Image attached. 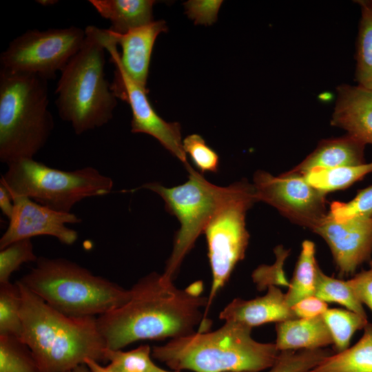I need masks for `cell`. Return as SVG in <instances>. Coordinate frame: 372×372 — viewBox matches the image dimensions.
<instances>
[{
  "label": "cell",
  "mask_w": 372,
  "mask_h": 372,
  "mask_svg": "<svg viewBox=\"0 0 372 372\" xmlns=\"http://www.w3.org/2000/svg\"><path fill=\"white\" fill-rule=\"evenodd\" d=\"M202 282L185 289L163 274L152 273L131 289L122 306L96 318L107 349H121L141 340L171 339L195 332L205 320L208 297L201 296Z\"/></svg>",
  "instance_id": "6da1fadb"
},
{
  "label": "cell",
  "mask_w": 372,
  "mask_h": 372,
  "mask_svg": "<svg viewBox=\"0 0 372 372\" xmlns=\"http://www.w3.org/2000/svg\"><path fill=\"white\" fill-rule=\"evenodd\" d=\"M17 282L21 294L20 340L30 349L40 372H65L87 359L105 361L107 347L96 317L68 316Z\"/></svg>",
  "instance_id": "7a4b0ae2"
},
{
  "label": "cell",
  "mask_w": 372,
  "mask_h": 372,
  "mask_svg": "<svg viewBox=\"0 0 372 372\" xmlns=\"http://www.w3.org/2000/svg\"><path fill=\"white\" fill-rule=\"evenodd\" d=\"M251 328L225 322L211 332H194L152 349V357L170 369L194 372H260L271 368L280 352L272 343L256 341Z\"/></svg>",
  "instance_id": "3957f363"
},
{
  "label": "cell",
  "mask_w": 372,
  "mask_h": 372,
  "mask_svg": "<svg viewBox=\"0 0 372 372\" xmlns=\"http://www.w3.org/2000/svg\"><path fill=\"white\" fill-rule=\"evenodd\" d=\"M85 32L81 48L61 72L55 90L59 114L76 134L107 124L117 104L105 77V29L88 25Z\"/></svg>",
  "instance_id": "277c9868"
},
{
  "label": "cell",
  "mask_w": 372,
  "mask_h": 372,
  "mask_svg": "<svg viewBox=\"0 0 372 372\" xmlns=\"http://www.w3.org/2000/svg\"><path fill=\"white\" fill-rule=\"evenodd\" d=\"M48 80L0 70V161L33 158L54 129Z\"/></svg>",
  "instance_id": "5b68a950"
},
{
  "label": "cell",
  "mask_w": 372,
  "mask_h": 372,
  "mask_svg": "<svg viewBox=\"0 0 372 372\" xmlns=\"http://www.w3.org/2000/svg\"><path fill=\"white\" fill-rule=\"evenodd\" d=\"M19 281L54 309L70 317H95L116 309L130 289L65 258H39Z\"/></svg>",
  "instance_id": "8992f818"
},
{
  "label": "cell",
  "mask_w": 372,
  "mask_h": 372,
  "mask_svg": "<svg viewBox=\"0 0 372 372\" xmlns=\"http://www.w3.org/2000/svg\"><path fill=\"white\" fill-rule=\"evenodd\" d=\"M0 185L8 189L12 200L27 197L54 210L70 213L83 199L110 193L113 181L92 167L68 172L33 158H21L8 165Z\"/></svg>",
  "instance_id": "52a82bcc"
},
{
  "label": "cell",
  "mask_w": 372,
  "mask_h": 372,
  "mask_svg": "<svg viewBox=\"0 0 372 372\" xmlns=\"http://www.w3.org/2000/svg\"><path fill=\"white\" fill-rule=\"evenodd\" d=\"M188 180L183 185L166 187L158 183H148L136 189H148L158 194L165 201V209L180 223L173 249L163 275L174 280L186 255L194 246L197 238L204 233L209 220L233 190L234 184L220 187L207 180L191 165L185 168Z\"/></svg>",
  "instance_id": "ba28073f"
},
{
  "label": "cell",
  "mask_w": 372,
  "mask_h": 372,
  "mask_svg": "<svg viewBox=\"0 0 372 372\" xmlns=\"http://www.w3.org/2000/svg\"><path fill=\"white\" fill-rule=\"evenodd\" d=\"M233 184L232 192L204 231L212 274L205 320L216 294L227 282L238 262L245 258L249 243L245 220L247 211L256 202L254 187L245 180Z\"/></svg>",
  "instance_id": "9c48e42d"
},
{
  "label": "cell",
  "mask_w": 372,
  "mask_h": 372,
  "mask_svg": "<svg viewBox=\"0 0 372 372\" xmlns=\"http://www.w3.org/2000/svg\"><path fill=\"white\" fill-rule=\"evenodd\" d=\"M85 37V30L75 26L28 30L1 52L0 70L54 79L80 50Z\"/></svg>",
  "instance_id": "30bf717a"
},
{
  "label": "cell",
  "mask_w": 372,
  "mask_h": 372,
  "mask_svg": "<svg viewBox=\"0 0 372 372\" xmlns=\"http://www.w3.org/2000/svg\"><path fill=\"white\" fill-rule=\"evenodd\" d=\"M252 185L256 202L267 203L295 224L313 230L328 214L326 194L297 172L291 169L275 176L258 170Z\"/></svg>",
  "instance_id": "8fae6325"
},
{
  "label": "cell",
  "mask_w": 372,
  "mask_h": 372,
  "mask_svg": "<svg viewBox=\"0 0 372 372\" xmlns=\"http://www.w3.org/2000/svg\"><path fill=\"white\" fill-rule=\"evenodd\" d=\"M105 46L115 68L111 89L117 99L125 101L131 107V132L154 137L180 160L185 168L189 166L183 149L180 124L165 121L154 110L147 97V90L133 81L123 68L118 45L111 34L106 38Z\"/></svg>",
  "instance_id": "7c38bea8"
},
{
  "label": "cell",
  "mask_w": 372,
  "mask_h": 372,
  "mask_svg": "<svg viewBox=\"0 0 372 372\" xmlns=\"http://www.w3.org/2000/svg\"><path fill=\"white\" fill-rule=\"evenodd\" d=\"M14 209L7 229L0 238V249L17 240L38 236H50L61 243L70 245L78 233L66 226L81 220L71 213L58 211L27 197L13 199Z\"/></svg>",
  "instance_id": "4fadbf2b"
},
{
  "label": "cell",
  "mask_w": 372,
  "mask_h": 372,
  "mask_svg": "<svg viewBox=\"0 0 372 372\" xmlns=\"http://www.w3.org/2000/svg\"><path fill=\"white\" fill-rule=\"evenodd\" d=\"M328 244L342 275L353 273L372 253V215L338 222L327 215L312 230Z\"/></svg>",
  "instance_id": "5bb4252c"
},
{
  "label": "cell",
  "mask_w": 372,
  "mask_h": 372,
  "mask_svg": "<svg viewBox=\"0 0 372 372\" xmlns=\"http://www.w3.org/2000/svg\"><path fill=\"white\" fill-rule=\"evenodd\" d=\"M265 295L251 300L235 298L219 314L225 322H234L254 327L298 318L286 302L285 293L269 285Z\"/></svg>",
  "instance_id": "9a60e30c"
},
{
  "label": "cell",
  "mask_w": 372,
  "mask_h": 372,
  "mask_svg": "<svg viewBox=\"0 0 372 372\" xmlns=\"http://www.w3.org/2000/svg\"><path fill=\"white\" fill-rule=\"evenodd\" d=\"M167 30V27L163 20L154 21L124 34H117L110 30L116 44L121 47L120 61L123 68L129 76L143 88L147 89L149 68L155 41L161 33Z\"/></svg>",
  "instance_id": "2e32d148"
},
{
  "label": "cell",
  "mask_w": 372,
  "mask_h": 372,
  "mask_svg": "<svg viewBox=\"0 0 372 372\" xmlns=\"http://www.w3.org/2000/svg\"><path fill=\"white\" fill-rule=\"evenodd\" d=\"M331 123L365 145H372V90L360 85L339 86Z\"/></svg>",
  "instance_id": "e0dca14e"
},
{
  "label": "cell",
  "mask_w": 372,
  "mask_h": 372,
  "mask_svg": "<svg viewBox=\"0 0 372 372\" xmlns=\"http://www.w3.org/2000/svg\"><path fill=\"white\" fill-rule=\"evenodd\" d=\"M365 145L348 134L323 140L313 152L291 170L304 175L315 168L331 169L364 164Z\"/></svg>",
  "instance_id": "ac0fdd59"
},
{
  "label": "cell",
  "mask_w": 372,
  "mask_h": 372,
  "mask_svg": "<svg viewBox=\"0 0 372 372\" xmlns=\"http://www.w3.org/2000/svg\"><path fill=\"white\" fill-rule=\"evenodd\" d=\"M276 348L279 351L323 349L333 344L322 315L295 318L276 324Z\"/></svg>",
  "instance_id": "d6986e66"
},
{
  "label": "cell",
  "mask_w": 372,
  "mask_h": 372,
  "mask_svg": "<svg viewBox=\"0 0 372 372\" xmlns=\"http://www.w3.org/2000/svg\"><path fill=\"white\" fill-rule=\"evenodd\" d=\"M89 2L104 19L109 20V30L124 34L147 25L153 19L154 0H90Z\"/></svg>",
  "instance_id": "ffe728a7"
},
{
  "label": "cell",
  "mask_w": 372,
  "mask_h": 372,
  "mask_svg": "<svg viewBox=\"0 0 372 372\" xmlns=\"http://www.w3.org/2000/svg\"><path fill=\"white\" fill-rule=\"evenodd\" d=\"M309 372H372V324L353 347L333 353Z\"/></svg>",
  "instance_id": "44dd1931"
},
{
  "label": "cell",
  "mask_w": 372,
  "mask_h": 372,
  "mask_svg": "<svg viewBox=\"0 0 372 372\" xmlns=\"http://www.w3.org/2000/svg\"><path fill=\"white\" fill-rule=\"evenodd\" d=\"M319 266L316 260L315 244L306 240L302 248L288 291L286 302L291 307L302 299L315 296Z\"/></svg>",
  "instance_id": "7402d4cb"
},
{
  "label": "cell",
  "mask_w": 372,
  "mask_h": 372,
  "mask_svg": "<svg viewBox=\"0 0 372 372\" xmlns=\"http://www.w3.org/2000/svg\"><path fill=\"white\" fill-rule=\"evenodd\" d=\"M372 172V162L331 169L315 168L304 175L307 182L324 193L344 189Z\"/></svg>",
  "instance_id": "603a6c76"
},
{
  "label": "cell",
  "mask_w": 372,
  "mask_h": 372,
  "mask_svg": "<svg viewBox=\"0 0 372 372\" xmlns=\"http://www.w3.org/2000/svg\"><path fill=\"white\" fill-rule=\"evenodd\" d=\"M361 8L357 42L355 79L358 85L372 90V0L356 1Z\"/></svg>",
  "instance_id": "cb8c5ba5"
},
{
  "label": "cell",
  "mask_w": 372,
  "mask_h": 372,
  "mask_svg": "<svg viewBox=\"0 0 372 372\" xmlns=\"http://www.w3.org/2000/svg\"><path fill=\"white\" fill-rule=\"evenodd\" d=\"M322 317L331 335L335 353L349 348L354 333L368 324L366 317L345 309H328Z\"/></svg>",
  "instance_id": "d4e9b609"
},
{
  "label": "cell",
  "mask_w": 372,
  "mask_h": 372,
  "mask_svg": "<svg viewBox=\"0 0 372 372\" xmlns=\"http://www.w3.org/2000/svg\"><path fill=\"white\" fill-rule=\"evenodd\" d=\"M21 294L17 282L0 283V335L21 339Z\"/></svg>",
  "instance_id": "484cf974"
},
{
  "label": "cell",
  "mask_w": 372,
  "mask_h": 372,
  "mask_svg": "<svg viewBox=\"0 0 372 372\" xmlns=\"http://www.w3.org/2000/svg\"><path fill=\"white\" fill-rule=\"evenodd\" d=\"M152 357L148 344L128 351L106 348L105 359L109 364L105 367L112 372H158L161 368L155 364Z\"/></svg>",
  "instance_id": "4316f807"
},
{
  "label": "cell",
  "mask_w": 372,
  "mask_h": 372,
  "mask_svg": "<svg viewBox=\"0 0 372 372\" xmlns=\"http://www.w3.org/2000/svg\"><path fill=\"white\" fill-rule=\"evenodd\" d=\"M315 296L326 302L340 304L349 311L366 317L362 304L355 295L347 280L328 276L320 268L318 271Z\"/></svg>",
  "instance_id": "83f0119b"
},
{
  "label": "cell",
  "mask_w": 372,
  "mask_h": 372,
  "mask_svg": "<svg viewBox=\"0 0 372 372\" xmlns=\"http://www.w3.org/2000/svg\"><path fill=\"white\" fill-rule=\"evenodd\" d=\"M0 372H40L26 344L19 339L0 335Z\"/></svg>",
  "instance_id": "f1b7e54d"
},
{
  "label": "cell",
  "mask_w": 372,
  "mask_h": 372,
  "mask_svg": "<svg viewBox=\"0 0 372 372\" xmlns=\"http://www.w3.org/2000/svg\"><path fill=\"white\" fill-rule=\"evenodd\" d=\"M333 353L324 349L280 351L267 372H309Z\"/></svg>",
  "instance_id": "f546056e"
},
{
  "label": "cell",
  "mask_w": 372,
  "mask_h": 372,
  "mask_svg": "<svg viewBox=\"0 0 372 372\" xmlns=\"http://www.w3.org/2000/svg\"><path fill=\"white\" fill-rule=\"evenodd\" d=\"M30 239L14 242L0 251V283L10 282L12 273L25 262L37 260Z\"/></svg>",
  "instance_id": "4dcf8cb0"
},
{
  "label": "cell",
  "mask_w": 372,
  "mask_h": 372,
  "mask_svg": "<svg viewBox=\"0 0 372 372\" xmlns=\"http://www.w3.org/2000/svg\"><path fill=\"white\" fill-rule=\"evenodd\" d=\"M328 214L338 222L372 215V185L360 190L350 201H334Z\"/></svg>",
  "instance_id": "1f68e13d"
},
{
  "label": "cell",
  "mask_w": 372,
  "mask_h": 372,
  "mask_svg": "<svg viewBox=\"0 0 372 372\" xmlns=\"http://www.w3.org/2000/svg\"><path fill=\"white\" fill-rule=\"evenodd\" d=\"M183 149L201 174L209 172L216 173L219 166V156L208 146L198 134L187 136L183 141Z\"/></svg>",
  "instance_id": "d6a6232c"
},
{
  "label": "cell",
  "mask_w": 372,
  "mask_h": 372,
  "mask_svg": "<svg viewBox=\"0 0 372 372\" xmlns=\"http://www.w3.org/2000/svg\"><path fill=\"white\" fill-rule=\"evenodd\" d=\"M221 0H189L184 3L185 13L196 25H210L218 19Z\"/></svg>",
  "instance_id": "836d02e7"
},
{
  "label": "cell",
  "mask_w": 372,
  "mask_h": 372,
  "mask_svg": "<svg viewBox=\"0 0 372 372\" xmlns=\"http://www.w3.org/2000/svg\"><path fill=\"white\" fill-rule=\"evenodd\" d=\"M347 282L360 302L372 311V260L368 270L362 271Z\"/></svg>",
  "instance_id": "e575fe53"
},
{
  "label": "cell",
  "mask_w": 372,
  "mask_h": 372,
  "mask_svg": "<svg viewBox=\"0 0 372 372\" xmlns=\"http://www.w3.org/2000/svg\"><path fill=\"white\" fill-rule=\"evenodd\" d=\"M291 308L298 318H311L323 315L328 305L324 300L312 296L302 299Z\"/></svg>",
  "instance_id": "d590c367"
},
{
  "label": "cell",
  "mask_w": 372,
  "mask_h": 372,
  "mask_svg": "<svg viewBox=\"0 0 372 372\" xmlns=\"http://www.w3.org/2000/svg\"><path fill=\"white\" fill-rule=\"evenodd\" d=\"M0 209L2 214L10 219L14 209V202L8 189L2 185H0Z\"/></svg>",
  "instance_id": "8d00e7d4"
},
{
  "label": "cell",
  "mask_w": 372,
  "mask_h": 372,
  "mask_svg": "<svg viewBox=\"0 0 372 372\" xmlns=\"http://www.w3.org/2000/svg\"><path fill=\"white\" fill-rule=\"evenodd\" d=\"M85 364L87 366L90 372H112L105 366H101L99 362L92 359L85 360Z\"/></svg>",
  "instance_id": "74e56055"
},
{
  "label": "cell",
  "mask_w": 372,
  "mask_h": 372,
  "mask_svg": "<svg viewBox=\"0 0 372 372\" xmlns=\"http://www.w3.org/2000/svg\"><path fill=\"white\" fill-rule=\"evenodd\" d=\"M65 372H90V371L85 364H82Z\"/></svg>",
  "instance_id": "f35d334b"
},
{
  "label": "cell",
  "mask_w": 372,
  "mask_h": 372,
  "mask_svg": "<svg viewBox=\"0 0 372 372\" xmlns=\"http://www.w3.org/2000/svg\"><path fill=\"white\" fill-rule=\"evenodd\" d=\"M37 2H39V3L42 5L48 6V5H52L54 3V2H57V1H37Z\"/></svg>",
  "instance_id": "ab89813d"
},
{
  "label": "cell",
  "mask_w": 372,
  "mask_h": 372,
  "mask_svg": "<svg viewBox=\"0 0 372 372\" xmlns=\"http://www.w3.org/2000/svg\"><path fill=\"white\" fill-rule=\"evenodd\" d=\"M158 372H180V371H166L165 369H163L162 368L158 371Z\"/></svg>",
  "instance_id": "60d3db41"
}]
</instances>
